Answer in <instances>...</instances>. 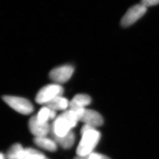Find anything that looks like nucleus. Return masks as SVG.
I'll return each instance as SVG.
<instances>
[{
    "label": "nucleus",
    "mask_w": 159,
    "mask_h": 159,
    "mask_svg": "<svg viewBox=\"0 0 159 159\" xmlns=\"http://www.w3.org/2000/svg\"><path fill=\"white\" fill-rule=\"evenodd\" d=\"M34 142L37 146L48 152H53L57 150V143L53 139L47 138V136L35 137Z\"/></svg>",
    "instance_id": "obj_10"
},
{
    "label": "nucleus",
    "mask_w": 159,
    "mask_h": 159,
    "mask_svg": "<svg viewBox=\"0 0 159 159\" xmlns=\"http://www.w3.org/2000/svg\"><path fill=\"white\" fill-rule=\"evenodd\" d=\"M44 106L55 111L64 110L70 106V102L67 98L61 96L56 98Z\"/></svg>",
    "instance_id": "obj_12"
},
{
    "label": "nucleus",
    "mask_w": 159,
    "mask_h": 159,
    "mask_svg": "<svg viewBox=\"0 0 159 159\" xmlns=\"http://www.w3.org/2000/svg\"><path fill=\"white\" fill-rule=\"evenodd\" d=\"M84 125H91L93 127H97L103 124V118L102 115L96 111L85 108L80 120Z\"/></svg>",
    "instance_id": "obj_8"
},
{
    "label": "nucleus",
    "mask_w": 159,
    "mask_h": 159,
    "mask_svg": "<svg viewBox=\"0 0 159 159\" xmlns=\"http://www.w3.org/2000/svg\"><path fill=\"white\" fill-rule=\"evenodd\" d=\"M40 123H48L49 120H52L56 117V111L53 110L47 106H44L41 108L36 116Z\"/></svg>",
    "instance_id": "obj_13"
},
{
    "label": "nucleus",
    "mask_w": 159,
    "mask_h": 159,
    "mask_svg": "<svg viewBox=\"0 0 159 159\" xmlns=\"http://www.w3.org/2000/svg\"><path fill=\"white\" fill-rule=\"evenodd\" d=\"M24 148L20 143L12 145L7 154V159H20L23 153Z\"/></svg>",
    "instance_id": "obj_15"
},
{
    "label": "nucleus",
    "mask_w": 159,
    "mask_h": 159,
    "mask_svg": "<svg viewBox=\"0 0 159 159\" xmlns=\"http://www.w3.org/2000/svg\"><path fill=\"white\" fill-rule=\"evenodd\" d=\"M81 134L82 137L77 148V154L79 157H87L93 152L100 141L101 134L96 128L87 125L81 128Z\"/></svg>",
    "instance_id": "obj_1"
},
{
    "label": "nucleus",
    "mask_w": 159,
    "mask_h": 159,
    "mask_svg": "<svg viewBox=\"0 0 159 159\" xmlns=\"http://www.w3.org/2000/svg\"><path fill=\"white\" fill-rule=\"evenodd\" d=\"M74 71V67L72 66L64 65L52 70L49 74V77L56 84L64 83L70 79Z\"/></svg>",
    "instance_id": "obj_6"
},
{
    "label": "nucleus",
    "mask_w": 159,
    "mask_h": 159,
    "mask_svg": "<svg viewBox=\"0 0 159 159\" xmlns=\"http://www.w3.org/2000/svg\"><path fill=\"white\" fill-rule=\"evenodd\" d=\"M142 4L148 7L150 6H155L159 3V0H141Z\"/></svg>",
    "instance_id": "obj_17"
},
{
    "label": "nucleus",
    "mask_w": 159,
    "mask_h": 159,
    "mask_svg": "<svg viewBox=\"0 0 159 159\" xmlns=\"http://www.w3.org/2000/svg\"><path fill=\"white\" fill-rule=\"evenodd\" d=\"M80 120L74 110L70 109L61 114L54 120L51 126V134L58 137L68 134Z\"/></svg>",
    "instance_id": "obj_2"
},
{
    "label": "nucleus",
    "mask_w": 159,
    "mask_h": 159,
    "mask_svg": "<svg viewBox=\"0 0 159 159\" xmlns=\"http://www.w3.org/2000/svg\"><path fill=\"white\" fill-rule=\"evenodd\" d=\"M85 157L86 159H110L108 157L105 155L96 153V152L91 153Z\"/></svg>",
    "instance_id": "obj_16"
},
{
    "label": "nucleus",
    "mask_w": 159,
    "mask_h": 159,
    "mask_svg": "<svg viewBox=\"0 0 159 159\" xmlns=\"http://www.w3.org/2000/svg\"><path fill=\"white\" fill-rule=\"evenodd\" d=\"M4 102L20 113L28 115L34 110L32 103L29 100L20 97L5 96L2 97Z\"/></svg>",
    "instance_id": "obj_4"
},
{
    "label": "nucleus",
    "mask_w": 159,
    "mask_h": 159,
    "mask_svg": "<svg viewBox=\"0 0 159 159\" xmlns=\"http://www.w3.org/2000/svg\"><path fill=\"white\" fill-rule=\"evenodd\" d=\"M64 89L58 84H51L43 87L37 93L35 101L40 104L46 105L56 98L62 96Z\"/></svg>",
    "instance_id": "obj_3"
},
{
    "label": "nucleus",
    "mask_w": 159,
    "mask_h": 159,
    "mask_svg": "<svg viewBox=\"0 0 159 159\" xmlns=\"http://www.w3.org/2000/svg\"><path fill=\"white\" fill-rule=\"evenodd\" d=\"M0 159H6L5 155H4V154L2 153H1V155H0Z\"/></svg>",
    "instance_id": "obj_18"
},
{
    "label": "nucleus",
    "mask_w": 159,
    "mask_h": 159,
    "mask_svg": "<svg viewBox=\"0 0 159 159\" xmlns=\"http://www.w3.org/2000/svg\"><path fill=\"white\" fill-rule=\"evenodd\" d=\"M147 7L143 4H136L130 7L122 17L120 24L123 27L130 26L145 14Z\"/></svg>",
    "instance_id": "obj_5"
},
{
    "label": "nucleus",
    "mask_w": 159,
    "mask_h": 159,
    "mask_svg": "<svg viewBox=\"0 0 159 159\" xmlns=\"http://www.w3.org/2000/svg\"><path fill=\"white\" fill-rule=\"evenodd\" d=\"M51 136L57 144L65 149L72 148L75 142V135L73 131L70 132L68 134L63 137H58L53 134H51Z\"/></svg>",
    "instance_id": "obj_11"
},
{
    "label": "nucleus",
    "mask_w": 159,
    "mask_h": 159,
    "mask_svg": "<svg viewBox=\"0 0 159 159\" xmlns=\"http://www.w3.org/2000/svg\"><path fill=\"white\" fill-rule=\"evenodd\" d=\"M91 102V97L84 94H77L70 102V109H78L85 108V106L89 105Z\"/></svg>",
    "instance_id": "obj_9"
},
{
    "label": "nucleus",
    "mask_w": 159,
    "mask_h": 159,
    "mask_svg": "<svg viewBox=\"0 0 159 159\" xmlns=\"http://www.w3.org/2000/svg\"><path fill=\"white\" fill-rule=\"evenodd\" d=\"M20 159H49L39 151L33 148H24Z\"/></svg>",
    "instance_id": "obj_14"
},
{
    "label": "nucleus",
    "mask_w": 159,
    "mask_h": 159,
    "mask_svg": "<svg viewBox=\"0 0 159 159\" xmlns=\"http://www.w3.org/2000/svg\"><path fill=\"white\" fill-rule=\"evenodd\" d=\"M29 129L35 137L47 136L51 131V127L48 123H40L36 116H33L29 121Z\"/></svg>",
    "instance_id": "obj_7"
},
{
    "label": "nucleus",
    "mask_w": 159,
    "mask_h": 159,
    "mask_svg": "<svg viewBox=\"0 0 159 159\" xmlns=\"http://www.w3.org/2000/svg\"><path fill=\"white\" fill-rule=\"evenodd\" d=\"M74 159H86V157H79V156H78L77 157H76Z\"/></svg>",
    "instance_id": "obj_19"
}]
</instances>
